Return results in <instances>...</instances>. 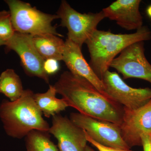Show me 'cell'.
<instances>
[{
    "mask_svg": "<svg viewBox=\"0 0 151 151\" xmlns=\"http://www.w3.org/2000/svg\"><path fill=\"white\" fill-rule=\"evenodd\" d=\"M57 94L79 113L120 125L124 107L105 96L89 81L65 71L53 85Z\"/></svg>",
    "mask_w": 151,
    "mask_h": 151,
    "instance_id": "cell-1",
    "label": "cell"
},
{
    "mask_svg": "<svg viewBox=\"0 0 151 151\" xmlns=\"http://www.w3.org/2000/svg\"><path fill=\"white\" fill-rule=\"evenodd\" d=\"M34 94L25 89L16 101L4 100L0 103V119L9 137L21 139L34 130L48 132L50 127L36 104Z\"/></svg>",
    "mask_w": 151,
    "mask_h": 151,
    "instance_id": "cell-2",
    "label": "cell"
},
{
    "mask_svg": "<svg viewBox=\"0 0 151 151\" xmlns=\"http://www.w3.org/2000/svg\"><path fill=\"white\" fill-rule=\"evenodd\" d=\"M151 39V30L145 26L127 34L97 29L85 42L90 54L89 65L101 79L111 63L124 49L135 42Z\"/></svg>",
    "mask_w": 151,
    "mask_h": 151,
    "instance_id": "cell-3",
    "label": "cell"
},
{
    "mask_svg": "<svg viewBox=\"0 0 151 151\" xmlns=\"http://www.w3.org/2000/svg\"><path fill=\"white\" fill-rule=\"evenodd\" d=\"M10 13L15 31L24 34L34 36L50 33L60 37L63 36L57 32L52 22L58 17L39 10L28 3L20 0H6Z\"/></svg>",
    "mask_w": 151,
    "mask_h": 151,
    "instance_id": "cell-4",
    "label": "cell"
},
{
    "mask_svg": "<svg viewBox=\"0 0 151 151\" xmlns=\"http://www.w3.org/2000/svg\"><path fill=\"white\" fill-rule=\"evenodd\" d=\"M57 15L60 25L67 29V38L82 47L97 29L98 24L105 18L103 11L81 14L75 10L65 0L61 1Z\"/></svg>",
    "mask_w": 151,
    "mask_h": 151,
    "instance_id": "cell-5",
    "label": "cell"
},
{
    "mask_svg": "<svg viewBox=\"0 0 151 151\" xmlns=\"http://www.w3.org/2000/svg\"><path fill=\"white\" fill-rule=\"evenodd\" d=\"M69 119L84 130L92 139L102 145L124 150L131 149L123 139L118 124L79 113H70Z\"/></svg>",
    "mask_w": 151,
    "mask_h": 151,
    "instance_id": "cell-6",
    "label": "cell"
},
{
    "mask_svg": "<svg viewBox=\"0 0 151 151\" xmlns=\"http://www.w3.org/2000/svg\"><path fill=\"white\" fill-rule=\"evenodd\" d=\"M101 80L109 97L127 109H137L151 100L150 88H133L116 72L107 70Z\"/></svg>",
    "mask_w": 151,
    "mask_h": 151,
    "instance_id": "cell-7",
    "label": "cell"
},
{
    "mask_svg": "<svg viewBox=\"0 0 151 151\" xmlns=\"http://www.w3.org/2000/svg\"><path fill=\"white\" fill-rule=\"evenodd\" d=\"M145 42H135L124 49L110 64L124 79L137 78L151 84V64L145 54Z\"/></svg>",
    "mask_w": 151,
    "mask_h": 151,
    "instance_id": "cell-8",
    "label": "cell"
},
{
    "mask_svg": "<svg viewBox=\"0 0 151 151\" xmlns=\"http://www.w3.org/2000/svg\"><path fill=\"white\" fill-rule=\"evenodd\" d=\"M6 50H13L19 57L22 66L25 73L30 76L42 79L49 83V76L43 68L44 60L34 46L32 36L15 32L10 39L6 42Z\"/></svg>",
    "mask_w": 151,
    "mask_h": 151,
    "instance_id": "cell-9",
    "label": "cell"
},
{
    "mask_svg": "<svg viewBox=\"0 0 151 151\" xmlns=\"http://www.w3.org/2000/svg\"><path fill=\"white\" fill-rule=\"evenodd\" d=\"M119 127L123 139L130 148L142 146V136L151 135V100L135 110L124 107L123 119Z\"/></svg>",
    "mask_w": 151,
    "mask_h": 151,
    "instance_id": "cell-10",
    "label": "cell"
},
{
    "mask_svg": "<svg viewBox=\"0 0 151 151\" xmlns=\"http://www.w3.org/2000/svg\"><path fill=\"white\" fill-rule=\"evenodd\" d=\"M48 132L57 140L59 151H84L87 145L84 130L60 114L52 116Z\"/></svg>",
    "mask_w": 151,
    "mask_h": 151,
    "instance_id": "cell-11",
    "label": "cell"
},
{
    "mask_svg": "<svg viewBox=\"0 0 151 151\" xmlns=\"http://www.w3.org/2000/svg\"><path fill=\"white\" fill-rule=\"evenodd\" d=\"M81 49L77 44L68 39H66L65 41L63 61L65 63L71 73L85 78L102 94L111 99L105 92V86L102 80L97 76L89 63L86 62L82 54Z\"/></svg>",
    "mask_w": 151,
    "mask_h": 151,
    "instance_id": "cell-12",
    "label": "cell"
},
{
    "mask_svg": "<svg viewBox=\"0 0 151 151\" xmlns=\"http://www.w3.org/2000/svg\"><path fill=\"white\" fill-rule=\"evenodd\" d=\"M141 0H117L102 10L104 15L115 21L127 30L139 29L143 26V17L139 10Z\"/></svg>",
    "mask_w": 151,
    "mask_h": 151,
    "instance_id": "cell-13",
    "label": "cell"
},
{
    "mask_svg": "<svg viewBox=\"0 0 151 151\" xmlns=\"http://www.w3.org/2000/svg\"><path fill=\"white\" fill-rule=\"evenodd\" d=\"M34 46L42 58L45 60H62L65 41L60 37L50 33L32 36Z\"/></svg>",
    "mask_w": 151,
    "mask_h": 151,
    "instance_id": "cell-14",
    "label": "cell"
},
{
    "mask_svg": "<svg viewBox=\"0 0 151 151\" xmlns=\"http://www.w3.org/2000/svg\"><path fill=\"white\" fill-rule=\"evenodd\" d=\"M56 94L53 85H50L47 92L36 93L34 95L36 104L42 114L47 118L58 115L68 107L65 100L63 98H58Z\"/></svg>",
    "mask_w": 151,
    "mask_h": 151,
    "instance_id": "cell-15",
    "label": "cell"
},
{
    "mask_svg": "<svg viewBox=\"0 0 151 151\" xmlns=\"http://www.w3.org/2000/svg\"><path fill=\"white\" fill-rule=\"evenodd\" d=\"M21 78L14 70L7 69L0 75V93L14 102L20 98L23 94Z\"/></svg>",
    "mask_w": 151,
    "mask_h": 151,
    "instance_id": "cell-16",
    "label": "cell"
},
{
    "mask_svg": "<svg viewBox=\"0 0 151 151\" xmlns=\"http://www.w3.org/2000/svg\"><path fill=\"white\" fill-rule=\"evenodd\" d=\"M26 151H59L49 132L34 130L25 137Z\"/></svg>",
    "mask_w": 151,
    "mask_h": 151,
    "instance_id": "cell-17",
    "label": "cell"
},
{
    "mask_svg": "<svg viewBox=\"0 0 151 151\" xmlns=\"http://www.w3.org/2000/svg\"><path fill=\"white\" fill-rule=\"evenodd\" d=\"M15 32L9 11L0 12V41L6 42Z\"/></svg>",
    "mask_w": 151,
    "mask_h": 151,
    "instance_id": "cell-18",
    "label": "cell"
},
{
    "mask_svg": "<svg viewBox=\"0 0 151 151\" xmlns=\"http://www.w3.org/2000/svg\"><path fill=\"white\" fill-rule=\"evenodd\" d=\"M58 61L54 59H49L44 60V70L47 75H53L58 72L60 68Z\"/></svg>",
    "mask_w": 151,
    "mask_h": 151,
    "instance_id": "cell-19",
    "label": "cell"
},
{
    "mask_svg": "<svg viewBox=\"0 0 151 151\" xmlns=\"http://www.w3.org/2000/svg\"><path fill=\"white\" fill-rule=\"evenodd\" d=\"M86 134V140L87 142H89L92 145L95 147L98 150V151H134L130 150H127L124 149L115 148L110 147H106V146L102 145L92 139V138L88 136L86 134V132L84 131Z\"/></svg>",
    "mask_w": 151,
    "mask_h": 151,
    "instance_id": "cell-20",
    "label": "cell"
},
{
    "mask_svg": "<svg viewBox=\"0 0 151 151\" xmlns=\"http://www.w3.org/2000/svg\"><path fill=\"white\" fill-rule=\"evenodd\" d=\"M142 140L143 151H151V135H143Z\"/></svg>",
    "mask_w": 151,
    "mask_h": 151,
    "instance_id": "cell-21",
    "label": "cell"
},
{
    "mask_svg": "<svg viewBox=\"0 0 151 151\" xmlns=\"http://www.w3.org/2000/svg\"><path fill=\"white\" fill-rule=\"evenodd\" d=\"M146 13L149 18L151 19V4L147 7L146 10Z\"/></svg>",
    "mask_w": 151,
    "mask_h": 151,
    "instance_id": "cell-22",
    "label": "cell"
},
{
    "mask_svg": "<svg viewBox=\"0 0 151 151\" xmlns=\"http://www.w3.org/2000/svg\"><path fill=\"white\" fill-rule=\"evenodd\" d=\"M84 151H95L91 147H89V146L86 145V147H85Z\"/></svg>",
    "mask_w": 151,
    "mask_h": 151,
    "instance_id": "cell-23",
    "label": "cell"
},
{
    "mask_svg": "<svg viewBox=\"0 0 151 151\" xmlns=\"http://www.w3.org/2000/svg\"><path fill=\"white\" fill-rule=\"evenodd\" d=\"M5 42L1 41H0V46H2V45H5Z\"/></svg>",
    "mask_w": 151,
    "mask_h": 151,
    "instance_id": "cell-24",
    "label": "cell"
}]
</instances>
